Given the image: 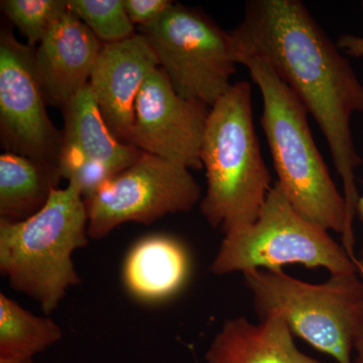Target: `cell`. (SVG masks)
I'll list each match as a JSON object with an SVG mask.
<instances>
[{
  "label": "cell",
  "mask_w": 363,
  "mask_h": 363,
  "mask_svg": "<svg viewBox=\"0 0 363 363\" xmlns=\"http://www.w3.org/2000/svg\"><path fill=\"white\" fill-rule=\"evenodd\" d=\"M206 363H323L302 352L283 317L253 324L245 317L224 322L205 354Z\"/></svg>",
  "instance_id": "obj_15"
},
{
  "label": "cell",
  "mask_w": 363,
  "mask_h": 363,
  "mask_svg": "<svg viewBox=\"0 0 363 363\" xmlns=\"http://www.w3.org/2000/svg\"><path fill=\"white\" fill-rule=\"evenodd\" d=\"M138 33L182 97L212 107L233 86L236 63L230 35L201 9L174 4Z\"/></svg>",
  "instance_id": "obj_7"
},
{
  "label": "cell",
  "mask_w": 363,
  "mask_h": 363,
  "mask_svg": "<svg viewBox=\"0 0 363 363\" xmlns=\"http://www.w3.org/2000/svg\"><path fill=\"white\" fill-rule=\"evenodd\" d=\"M159 62L140 33L104 44L90 78L100 112L117 140L130 143L138 93Z\"/></svg>",
  "instance_id": "obj_12"
},
{
  "label": "cell",
  "mask_w": 363,
  "mask_h": 363,
  "mask_svg": "<svg viewBox=\"0 0 363 363\" xmlns=\"http://www.w3.org/2000/svg\"><path fill=\"white\" fill-rule=\"evenodd\" d=\"M211 107L182 97L161 68L150 73L135 102L128 145L188 169H201L203 136Z\"/></svg>",
  "instance_id": "obj_10"
},
{
  "label": "cell",
  "mask_w": 363,
  "mask_h": 363,
  "mask_svg": "<svg viewBox=\"0 0 363 363\" xmlns=\"http://www.w3.org/2000/svg\"><path fill=\"white\" fill-rule=\"evenodd\" d=\"M191 272L187 248L172 236L155 234L136 241L123 267L124 288L140 302L155 304L173 298Z\"/></svg>",
  "instance_id": "obj_14"
},
{
  "label": "cell",
  "mask_w": 363,
  "mask_h": 363,
  "mask_svg": "<svg viewBox=\"0 0 363 363\" xmlns=\"http://www.w3.org/2000/svg\"><path fill=\"white\" fill-rule=\"evenodd\" d=\"M68 6L104 44L121 42L135 35L123 0H68Z\"/></svg>",
  "instance_id": "obj_19"
},
{
  "label": "cell",
  "mask_w": 363,
  "mask_h": 363,
  "mask_svg": "<svg viewBox=\"0 0 363 363\" xmlns=\"http://www.w3.org/2000/svg\"><path fill=\"white\" fill-rule=\"evenodd\" d=\"M357 215L358 218L363 222V194L362 196L359 195V198H358ZM357 271L358 274H359L363 279V250L362 253H360L359 257H357Z\"/></svg>",
  "instance_id": "obj_23"
},
{
  "label": "cell",
  "mask_w": 363,
  "mask_h": 363,
  "mask_svg": "<svg viewBox=\"0 0 363 363\" xmlns=\"http://www.w3.org/2000/svg\"><path fill=\"white\" fill-rule=\"evenodd\" d=\"M61 179L58 167L4 152L0 156V220L23 221L37 214Z\"/></svg>",
  "instance_id": "obj_16"
},
{
  "label": "cell",
  "mask_w": 363,
  "mask_h": 363,
  "mask_svg": "<svg viewBox=\"0 0 363 363\" xmlns=\"http://www.w3.org/2000/svg\"><path fill=\"white\" fill-rule=\"evenodd\" d=\"M362 9H363V1H362Z\"/></svg>",
  "instance_id": "obj_25"
},
{
  "label": "cell",
  "mask_w": 363,
  "mask_h": 363,
  "mask_svg": "<svg viewBox=\"0 0 363 363\" xmlns=\"http://www.w3.org/2000/svg\"><path fill=\"white\" fill-rule=\"evenodd\" d=\"M0 4L7 20L33 49L69 11L68 0H2Z\"/></svg>",
  "instance_id": "obj_18"
},
{
  "label": "cell",
  "mask_w": 363,
  "mask_h": 363,
  "mask_svg": "<svg viewBox=\"0 0 363 363\" xmlns=\"http://www.w3.org/2000/svg\"><path fill=\"white\" fill-rule=\"evenodd\" d=\"M353 352L355 353L353 363H363V321L353 343Z\"/></svg>",
  "instance_id": "obj_22"
},
{
  "label": "cell",
  "mask_w": 363,
  "mask_h": 363,
  "mask_svg": "<svg viewBox=\"0 0 363 363\" xmlns=\"http://www.w3.org/2000/svg\"><path fill=\"white\" fill-rule=\"evenodd\" d=\"M288 264L324 267L330 274L358 272L328 230L298 213L274 183L257 220L224 234L211 272L224 276L252 269L281 271Z\"/></svg>",
  "instance_id": "obj_6"
},
{
  "label": "cell",
  "mask_w": 363,
  "mask_h": 363,
  "mask_svg": "<svg viewBox=\"0 0 363 363\" xmlns=\"http://www.w3.org/2000/svg\"><path fill=\"white\" fill-rule=\"evenodd\" d=\"M35 50L9 28L0 33V133L7 152L59 168L63 133L52 123L35 65Z\"/></svg>",
  "instance_id": "obj_9"
},
{
  "label": "cell",
  "mask_w": 363,
  "mask_h": 363,
  "mask_svg": "<svg viewBox=\"0 0 363 363\" xmlns=\"http://www.w3.org/2000/svg\"><path fill=\"white\" fill-rule=\"evenodd\" d=\"M259 319L278 314L293 335L338 363H353V343L363 321V279L358 272L330 274L309 284L283 271L243 274Z\"/></svg>",
  "instance_id": "obj_5"
},
{
  "label": "cell",
  "mask_w": 363,
  "mask_h": 363,
  "mask_svg": "<svg viewBox=\"0 0 363 363\" xmlns=\"http://www.w3.org/2000/svg\"><path fill=\"white\" fill-rule=\"evenodd\" d=\"M89 240L84 198L77 185L69 183L55 190L30 218L0 220V274L49 316L80 284L73 255Z\"/></svg>",
  "instance_id": "obj_4"
},
{
  "label": "cell",
  "mask_w": 363,
  "mask_h": 363,
  "mask_svg": "<svg viewBox=\"0 0 363 363\" xmlns=\"http://www.w3.org/2000/svg\"><path fill=\"white\" fill-rule=\"evenodd\" d=\"M102 44L75 13H68L35 50L45 101L62 109L89 84Z\"/></svg>",
  "instance_id": "obj_13"
},
{
  "label": "cell",
  "mask_w": 363,
  "mask_h": 363,
  "mask_svg": "<svg viewBox=\"0 0 363 363\" xmlns=\"http://www.w3.org/2000/svg\"><path fill=\"white\" fill-rule=\"evenodd\" d=\"M201 161L207 189L200 210L225 234L257 220L272 186L253 125L252 86H231L211 107L203 136Z\"/></svg>",
  "instance_id": "obj_2"
},
{
  "label": "cell",
  "mask_w": 363,
  "mask_h": 363,
  "mask_svg": "<svg viewBox=\"0 0 363 363\" xmlns=\"http://www.w3.org/2000/svg\"><path fill=\"white\" fill-rule=\"evenodd\" d=\"M126 13L133 25L147 26L159 20L171 9V0H123Z\"/></svg>",
  "instance_id": "obj_20"
},
{
  "label": "cell",
  "mask_w": 363,
  "mask_h": 363,
  "mask_svg": "<svg viewBox=\"0 0 363 363\" xmlns=\"http://www.w3.org/2000/svg\"><path fill=\"white\" fill-rule=\"evenodd\" d=\"M202 190L190 169L142 152L130 167L105 182L85 200L90 240H102L128 222L152 224L190 211Z\"/></svg>",
  "instance_id": "obj_8"
},
{
  "label": "cell",
  "mask_w": 363,
  "mask_h": 363,
  "mask_svg": "<svg viewBox=\"0 0 363 363\" xmlns=\"http://www.w3.org/2000/svg\"><path fill=\"white\" fill-rule=\"evenodd\" d=\"M337 47L341 52L350 56L363 57V37L355 35H343L337 40Z\"/></svg>",
  "instance_id": "obj_21"
},
{
  "label": "cell",
  "mask_w": 363,
  "mask_h": 363,
  "mask_svg": "<svg viewBox=\"0 0 363 363\" xmlns=\"http://www.w3.org/2000/svg\"><path fill=\"white\" fill-rule=\"evenodd\" d=\"M234 61L264 60L301 100L322 130L342 180L346 205L343 247L354 255L353 222L359 193L355 169L362 164L353 143L350 119L363 113V85L307 7L298 0H252L229 32Z\"/></svg>",
  "instance_id": "obj_1"
},
{
  "label": "cell",
  "mask_w": 363,
  "mask_h": 363,
  "mask_svg": "<svg viewBox=\"0 0 363 363\" xmlns=\"http://www.w3.org/2000/svg\"><path fill=\"white\" fill-rule=\"evenodd\" d=\"M63 338V330L48 315L33 314L0 294V363L33 359Z\"/></svg>",
  "instance_id": "obj_17"
},
{
  "label": "cell",
  "mask_w": 363,
  "mask_h": 363,
  "mask_svg": "<svg viewBox=\"0 0 363 363\" xmlns=\"http://www.w3.org/2000/svg\"><path fill=\"white\" fill-rule=\"evenodd\" d=\"M247 67L262 98V130L279 184L293 207L306 218L343 235L346 205L320 154L308 111L292 89L264 60H238Z\"/></svg>",
  "instance_id": "obj_3"
},
{
  "label": "cell",
  "mask_w": 363,
  "mask_h": 363,
  "mask_svg": "<svg viewBox=\"0 0 363 363\" xmlns=\"http://www.w3.org/2000/svg\"><path fill=\"white\" fill-rule=\"evenodd\" d=\"M14 363H37V362H33V359H28V360H23V362H14Z\"/></svg>",
  "instance_id": "obj_24"
},
{
  "label": "cell",
  "mask_w": 363,
  "mask_h": 363,
  "mask_svg": "<svg viewBox=\"0 0 363 363\" xmlns=\"http://www.w3.org/2000/svg\"><path fill=\"white\" fill-rule=\"evenodd\" d=\"M61 111L65 124L59 156L60 174L69 183L77 185L86 200L105 182L130 167L142 150L113 135L89 84Z\"/></svg>",
  "instance_id": "obj_11"
}]
</instances>
